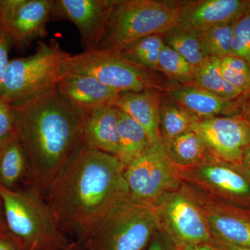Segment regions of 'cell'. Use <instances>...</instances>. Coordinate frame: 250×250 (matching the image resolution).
Masks as SVG:
<instances>
[{"instance_id":"1","label":"cell","mask_w":250,"mask_h":250,"mask_svg":"<svg viewBox=\"0 0 250 250\" xmlns=\"http://www.w3.org/2000/svg\"><path fill=\"white\" fill-rule=\"evenodd\" d=\"M11 106L15 130L27 158L28 184L45 198L54 181L85 148L89 113L69 103L57 88Z\"/></svg>"},{"instance_id":"2","label":"cell","mask_w":250,"mask_h":250,"mask_svg":"<svg viewBox=\"0 0 250 250\" xmlns=\"http://www.w3.org/2000/svg\"><path fill=\"white\" fill-rule=\"evenodd\" d=\"M126 167L116 156L84 148L54 181L45 196L61 230L78 238L129 194Z\"/></svg>"},{"instance_id":"3","label":"cell","mask_w":250,"mask_h":250,"mask_svg":"<svg viewBox=\"0 0 250 250\" xmlns=\"http://www.w3.org/2000/svg\"><path fill=\"white\" fill-rule=\"evenodd\" d=\"M160 228L154 206L125 195L87 230L82 250H142Z\"/></svg>"},{"instance_id":"4","label":"cell","mask_w":250,"mask_h":250,"mask_svg":"<svg viewBox=\"0 0 250 250\" xmlns=\"http://www.w3.org/2000/svg\"><path fill=\"white\" fill-rule=\"evenodd\" d=\"M6 229L22 250H63L70 243L43 195L33 188L17 192L0 185Z\"/></svg>"},{"instance_id":"5","label":"cell","mask_w":250,"mask_h":250,"mask_svg":"<svg viewBox=\"0 0 250 250\" xmlns=\"http://www.w3.org/2000/svg\"><path fill=\"white\" fill-rule=\"evenodd\" d=\"M179 2L113 0L106 31L98 49L118 50L152 34H164L178 24Z\"/></svg>"},{"instance_id":"6","label":"cell","mask_w":250,"mask_h":250,"mask_svg":"<svg viewBox=\"0 0 250 250\" xmlns=\"http://www.w3.org/2000/svg\"><path fill=\"white\" fill-rule=\"evenodd\" d=\"M71 55L55 39L48 43L39 41L35 53L9 61L0 97L16 105L57 88L62 62Z\"/></svg>"},{"instance_id":"7","label":"cell","mask_w":250,"mask_h":250,"mask_svg":"<svg viewBox=\"0 0 250 250\" xmlns=\"http://www.w3.org/2000/svg\"><path fill=\"white\" fill-rule=\"evenodd\" d=\"M68 75H89L120 93L166 87L155 71L135 65L111 50L95 49L72 54L62 62L60 79Z\"/></svg>"},{"instance_id":"8","label":"cell","mask_w":250,"mask_h":250,"mask_svg":"<svg viewBox=\"0 0 250 250\" xmlns=\"http://www.w3.org/2000/svg\"><path fill=\"white\" fill-rule=\"evenodd\" d=\"M125 179L135 200L153 206L175 190L180 182L177 166L162 140L151 145L143 155L126 167Z\"/></svg>"},{"instance_id":"9","label":"cell","mask_w":250,"mask_h":250,"mask_svg":"<svg viewBox=\"0 0 250 250\" xmlns=\"http://www.w3.org/2000/svg\"><path fill=\"white\" fill-rule=\"evenodd\" d=\"M190 130L201 138L212 159L241 166L250 147V124L242 115L195 120Z\"/></svg>"},{"instance_id":"10","label":"cell","mask_w":250,"mask_h":250,"mask_svg":"<svg viewBox=\"0 0 250 250\" xmlns=\"http://www.w3.org/2000/svg\"><path fill=\"white\" fill-rule=\"evenodd\" d=\"M177 167L179 178L205 188L222 202L250 208V177L241 166L210 159L197 165Z\"/></svg>"},{"instance_id":"11","label":"cell","mask_w":250,"mask_h":250,"mask_svg":"<svg viewBox=\"0 0 250 250\" xmlns=\"http://www.w3.org/2000/svg\"><path fill=\"white\" fill-rule=\"evenodd\" d=\"M160 226L183 245L205 244L211 238L201 207L184 192H167L155 205Z\"/></svg>"},{"instance_id":"12","label":"cell","mask_w":250,"mask_h":250,"mask_svg":"<svg viewBox=\"0 0 250 250\" xmlns=\"http://www.w3.org/2000/svg\"><path fill=\"white\" fill-rule=\"evenodd\" d=\"M54 0H0V30L19 48L47 36Z\"/></svg>"},{"instance_id":"13","label":"cell","mask_w":250,"mask_h":250,"mask_svg":"<svg viewBox=\"0 0 250 250\" xmlns=\"http://www.w3.org/2000/svg\"><path fill=\"white\" fill-rule=\"evenodd\" d=\"M113 0H54L52 21H70L78 29L83 52L98 49Z\"/></svg>"},{"instance_id":"14","label":"cell","mask_w":250,"mask_h":250,"mask_svg":"<svg viewBox=\"0 0 250 250\" xmlns=\"http://www.w3.org/2000/svg\"><path fill=\"white\" fill-rule=\"evenodd\" d=\"M250 10V1L197 0L179 3L178 24L202 31L235 22Z\"/></svg>"},{"instance_id":"15","label":"cell","mask_w":250,"mask_h":250,"mask_svg":"<svg viewBox=\"0 0 250 250\" xmlns=\"http://www.w3.org/2000/svg\"><path fill=\"white\" fill-rule=\"evenodd\" d=\"M59 93L74 106L90 112L116 104L120 92L89 75H68L61 77Z\"/></svg>"},{"instance_id":"16","label":"cell","mask_w":250,"mask_h":250,"mask_svg":"<svg viewBox=\"0 0 250 250\" xmlns=\"http://www.w3.org/2000/svg\"><path fill=\"white\" fill-rule=\"evenodd\" d=\"M210 231L220 241L250 248V208L218 202L202 208Z\"/></svg>"},{"instance_id":"17","label":"cell","mask_w":250,"mask_h":250,"mask_svg":"<svg viewBox=\"0 0 250 250\" xmlns=\"http://www.w3.org/2000/svg\"><path fill=\"white\" fill-rule=\"evenodd\" d=\"M161 104V90L147 89L121 92L115 105L143 126L153 144L162 140L159 121Z\"/></svg>"},{"instance_id":"18","label":"cell","mask_w":250,"mask_h":250,"mask_svg":"<svg viewBox=\"0 0 250 250\" xmlns=\"http://www.w3.org/2000/svg\"><path fill=\"white\" fill-rule=\"evenodd\" d=\"M172 100L197 120L241 115L239 102L229 101L194 85L170 90Z\"/></svg>"},{"instance_id":"19","label":"cell","mask_w":250,"mask_h":250,"mask_svg":"<svg viewBox=\"0 0 250 250\" xmlns=\"http://www.w3.org/2000/svg\"><path fill=\"white\" fill-rule=\"evenodd\" d=\"M119 108L116 105L90 112L85 127V147L116 156L119 149Z\"/></svg>"},{"instance_id":"20","label":"cell","mask_w":250,"mask_h":250,"mask_svg":"<svg viewBox=\"0 0 250 250\" xmlns=\"http://www.w3.org/2000/svg\"><path fill=\"white\" fill-rule=\"evenodd\" d=\"M118 136L119 149L116 157L126 167L143 155L152 145L143 126L121 109Z\"/></svg>"},{"instance_id":"21","label":"cell","mask_w":250,"mask_h":250,"mask_svg":"<svg viewBox=\"0 0 250 250\" xmlns=\"http://www.w3.org/2000/svg\"><path fill=\"white\" fill-rule=\"evenodd\" d=\"M28 174L27 156L15 130L0 147V185L11 189Z\"/></svg>"},{"instance_id":"22","label":"cell","mask_w":250,"mask_h":250,"mask_svg":"<svg viewBox=\"0 0 250 250\" xmlns=\"http://www.w3.org/2000/svg\"><path fill=\"white\" fill-rule=\"evenodd\" d=\"M163 41L166 45L183 57L195 71L209 59L204 49L200 33L190 28L177 24L163 34Z\"/></svg>"},{"instance_id":"23","label":"cell","mask_w":250,"mask_h":250,"mask_svg":"<svg viewBox=\"0 0 250 250\" xmlns=\"http://www.w3.org/2000/svg\"><path fill=\"white\" fill-rule=\"evenodd\" d=\"M166 149L174 164L181 167L197 165L212 159L205 143L192 130L176 138Z\"/></svg>"},{"instance_id":"24","label":"cell","mask_w":250,"mask_h":250,"mask_svg":"<svg viewBox=\"0 0 250 250\" xmlns=\"http://www.w3.org/2000/svg\"><path fill=\"white\" fill-rule=\"evenodd\" d=\"M164 45L163 34H152L138 39L114 52L135 65L159 71V57Z\"/></svg>"},{"instance_id":"25","label":"cell","mask_w":250,"mask_h":250,"mask_svg":"<svg viewBox=\"0 0 250 250\" xmlns=\"http://www.w3.org/2000/svg\"><path fill=\"white\" fill-rule=\"evenodd\" d=\"M191 85L229 101L238 102L241 97L246 96L225 80L220 72L219 59L217 58L208 59L197 69Z\"/></svg>"},{"instance_id":"26","label":"cell","mask_w":250,"mask_h":250,"mask_svg":"<svg viewBox=\"0 0 250 250\" xmlns=\"http://www.w3.org/2000/svg\"><path fill=\"white\" fill-rule=\"evenodd\" d=\"M195 120V117L173 100L161 103L159 121L161 139L165 147L181 134L190 130Z\"/></svg>"},{"instance_id":"27","label":"cell","mask_w":250,"mask_h":250,"mask_svg":"<svg viewBox=\"0 0 250 250\" xmlns=\"http://www.w3.org/2000/svg\"><path fill=\"white\" fill-rule=\"evenodd\" d=\"M234 22L215 26L200 31L202 45L209 58L231 56Z\"/></svg>"},{"instance_id":"28","label":"cell","mask_w":250,"mask_h":250,"mask_svg":"<svg viewBox=\"0 0 250 250\" xmlns=\"http://www.w3.org/2000/svg\"><path fill=\"white\" fill-rule=\"evenodd\" d=\"M159 71L173 82L191 85L195 78V69L180 54L164 45L159 60Z\"/></svg>"},{"instance_id":"29","label":"cell","mask_w":250,"mask_h":250,"mask_svg":"<svg viewBox=\"0 0 250 250\" xmlns=\"http://www.w3.org/2000/svg\"><path fill=\"white\" fill-rule=\"evenodd\" d=\"M219 65L225 80L245 95H250V66L243 59L233 56L219 59Z\"/></svg>"},{"instance_id":"30","label":"cell","mask_w":250,"mask_h":250,"mask_svg":"<svg viewBox=\"0 0 250 250\" xmlns=\"http://www.w3.org/2000/svg\"><path fill=\"white\" fill-rule=\"evenodd\" d=\"M231 56L243 59L250 66V10L234 22Z\"/></svg>"},{"instance_id":"31","label":"cell","mask_w":250,"mask_h":250,"mask_svg":"<svg viewBox=\"0 0 250 250\" xmlns=\"http://www.w3.org/2000/svg\"><path fill=\"white\" fill-rule=\"evenodd\" d=\"M15 132L12 106L0 97V147Z\"/></svg>"},{"instance_id":"32","label":"cell","mask_w":250,"mask_h":250,"mask_svg":"<svg viewBox=\"0 0 250 250\" xmlns=\"http://www.w3.org/2000/svg\"><path fill=\"white\" fill-rule=\"evenodd\" d=\"M10 43L6 36L0 30V89L2 84L3 78L6 67L9 64V51Z\"/></svg>"},{"instance_id":"33","label":"cell","mask_w":250,"mask_h":250,"mask_svg":"<svg viewBox=\"0 0 250 250\" xmlns=\"http://www.w3.org/2000/svg\"><path fill=\"white\" fill-rule=\"evenodd\" d=\"M0 250H22L7 230L0 232Z\"/></svg>"},{"instance_id":"34","label":"cell","mask_w":250,"mask_h":250,"mask_svg":"<svg viewBox=\"0 0 250 250\" xmlns=\"http://www.w3.org/2000/svg\"><path fill=\"white\" fill-rule=\"evenodd\" d=\"M241 167L245 170L250 169V147L248 148L246 154L243 156Z\"/></svg>"},{"instance_id":"35","label":"cell","mask_w":250,"mask_h":250,"mask_svg":"<svg viewBox=\"0 0 250 250\" xmlns=\"http://www.w3.org/2000/svg\"><path fill=\"white\" fill-rule=\"evenodd\" d=\"M222 248L225 250H250V248H243V247H239L233 246V245L229 244V243H225V242L221 241L219 240Z\"/></svg>"},{"instance_id":"36","label":"cell","mask_w":250,"mask_h":250,"mask_svg":"<svg viewBox=\"0 0 250 250\" xmlns=\"http://www.w3.org/2000/svg\"><path fill=\"white\" fill-rule=\"evenodd\" d=\"M242 111L243 112V114L242 116L244 117L245 119L250 124V104L248 105L247 107L242 108Z\"/></svg>"},{"instance_id":"37","label":"cell","mask_w":250,"mask_h":250,"mask_svg":"<svg viewBox=\"0 0 250 250\" xmlns=\"http://www.w3.org/2000/svg\"><path fill=\"white\" fill-rule=\"evenodd\" d=\"M147 250H164V249H163L162 245L161 244L160 242L154 241Z\"/></svg>"},{"instance_id":"38","label":"cell","mask_w":250,"mask_h":250,"mask_svg":"<svg viewBox=\"0 0 250 250\" xmlns=\"http://www.w3.org/2000/svg\"><path fill=\"white\" fill-rule=\"evenodd\" d=\"M195 250H215L213 248L206 244H200L195 246Z\"/></svg>"},{"instance_id":"39","label":"cell","mask_w":250,"mask_h":250,"mask_svg":"<svg viewBox=\"0 0 250 250\" xmlns=\"http://www.w3.org/2000/svg\"><path fill=\"white\" fill-rule=\"evenodd\" d=\"M6 229V226H5L4 223H3L2 219H1V212H0V232L1 231H5Z\"/></svg>"},{"instance_id":"40","label":"cell","mask_w":250,"mask_h":250,"mask_svg":"<svg viewBox=\"0 0 250 250\" xmlns=\"http://www.w3.org/2000/svg\"><path fill=\"white\" fill-rule=\"evenodd\" d=\"M182 250H195V246H193V245H184Z\"/></svg>"},{"instance_id":"41","label":"cell","mask_w":250,"mask_h":250,"mask_svg":"<svg viewBox=\"0 0 250 250\" xmlns=\"http://www.w3.org/2000/svg\"><path fill=\"white\" fill-rule=\"evenodd\" d=\"M63 250H80V249H78V248H77V246L75 244H72V243H70V246L67 247L66 249Z\"/></svg>"},{"instance_id":"42","label":"cell","mask_w":250,"mask_h":250,"mask_svg":"<svg viewBox=\"0 0 250 250\" xmlns=\"http://www.w3.org/2000/svg\"><path fill=\"white\" fill-rule=\"evenodd\" d=\"M246 172L247 173H248V175H249L250 177V169H249V170H246Z\"/></svg>"}]
</instances>
